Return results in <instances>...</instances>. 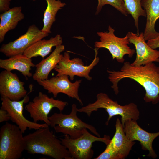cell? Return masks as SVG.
Returning a JSON list of instances; mask_svg holds the SVG:
<instances>
[{
  "instance_id": "cell-1",
  "label": "cell",
  "mask_w": 159,
  "mask_h": 159,
  "mask_svg": "<svg viewBox=\"0 0 159 159\" xmlns=\"http://www.w3.org/2000/svg\"><path fill=\"white\" fill-rule=\"evenodd\" d=\"M108 79L112 83L111 86L115 94L119 92V82L124 78L133 80L142 85L145 94L144 100L146 102L156 104L159 101V67L153 62L139 66L132 65L130 62L124 63L120 70H107Z\"/></svg>"
},
{
  "instance_id": "cell-2",
  "label": "cell",
  "mask_w": 159,
  "mask_h": 159,
  "mask_svg": "<svg viewBox=\"0 0 159 159\" xmlns=\"http://www.w3.org/2000/svg\"><path fill=\"white\" fill-rule=\"evenodd\" d=\"M24 138L25 150L29 153L41 154L55 159H74L49 127L37 129Z\"/></svg>"
},
{
  "instance_id": "cell-3",
  "label": "cell",
  "mask_w": 159,
  "mask_h": 159,
  "mask_svg": "<svg viewBox=\"0 0 159 159\" xmlns=\"http://www.w3.org/2000/svg\"><path fill=\"white\" fill-rule=\"evenodd\" d=\"M97 100L94 102L78 109V112H84L88 116H90L92 112L97 111L100 108L105 110L108 114V117L106 125H108L110 119L113 116L120 115L121 117V123L123 127L125 122L130 119L137 121L139 118L140 112L137 105L131 103L124 106L118 104L109 98L107 94L100 93L96 95Z\"/></svg>"
},
{
  "instance_id": "cell-4",
  "label": "cell",
  "mask_w": 159,
  "mask_h": 159,
  "mask_svg": "<svg viewBox=\"0 0 159 159\" xmlns=\"http://www.w3.org/2000/svg\"><path fill=\"white\" fill-rule=\"evenodd\" d=\"M78 109L76 105H72L70 113L68 115L54 113L48 118L50 126L54 128L56 133H62L68 135L72 139H75L81 136L85 129L89 130L96 136L100 137L95 127L91 125L82 121L77 115Z\"/></svg>"
},
{
  "instance_id": "cell-5",
  "label": "cell",
  "mask_w": 159,
  "mask_h": 159,
  "mask_svg": "<svg viewBox=\"0 0 159 159\" xmlns=\"http://www.w3.org/2000/svg\"><path fill=\"white\" fill-rule=\"evenodd\" d=\"M23 133L16 125L6 122L0 128V159H18L25 150Z\"/></svg>"
},
{
  "instance_id": "cell-6",
  "label": "cell",
  "mask_w": 159,
  "mask_h": 159,
  "mask_svg": "<svg viewBox=\"0 0 159 159\" xmlns=\"http://www.w3.org/2000/svg\"><path fill=\"white\" fill-rule=\"evenodd\" d=\"M85 129L80 137L72 139L67 135L60 139L62 144L68 150L73 159H90L93 157L94 152L92 149L93 143L101 142L107 145L111 139L109 136L105 135L103 138L94 136Z\"/></svg>"
},
{
  "instance_id": "cell-7",
  "label": "cell",
  "mask_w": 159,
  "mask_h": 159,
  "mask_svg": "<svg viewBox=\"0 0 159 159\" xmlns=\"http://www.w3.org/2000/svg\"><path fill=\"white\" fill-rule=\"evenodd\" d=\"M115 30L110 25L108 31L97 32V34L100 37V41L95 43V47L99 49L104 48L107 49L112 55V59H116L119 63H123L125 59L124 56L127 54L131 58L135 53V50L129 46L130 43L128 37L120 38L114 34Z\"/></svg>"
},
{
  "instance_id": "cell-8",
  "label": "cell",
  "mask_w": 159,
  "mask_h": 159,
  "mask_svg": "<svg viewBox=\"0 0 159 159\" xmlns=\"http://www.w3.org/2000/svg\"><path fill=\"white\" fill-rule=\"evenodd\" d=\"M68 105L66 102L50 98L46 94L39 92L32 101L26 105L25 109L29 113L33 122L37 123L39 121H44L49 126L48 115L51 110L56 107L61 112Z\"/></svg>"
},
{
  "instance_id": "cell-9",
  "label": "cell",
  "mask_w": 159,
  "mask_h": 159,
  "mask_svg": "<svg viewBox=\"0 0 159 159\" xmlns=\"http://www.w3.org/2000/svg\"><path fill=\"white\" fill-rule=\"evenodd\" d=\"M98 49L95 48V56L94 59L91 64L88 66L84 65L82 60L78 58L70 59L69 53L65 52L58 63L54 68L57 72L56 76L66 75L69 77L71 80H73L74 76L84 77L90 81L92 77L89 73L94 67L97 65L99 61V58L97 57Z\"/></svg>"
},
{
  "instance_id": "cell-10",
  "label": "cell",
  "mask_w": 159,
  "mask_h": 159,
  "mask_svg": "<svg viewBox=\"0 0 159 159\" xmlns=\"http://www.w3.org/2000/svg\"><path fill=\"white\" fill-rule=\"evenodd\" d=\"M33 86H29V91L23 99L18 101H12L5 97H1L2 101L1 109L6 110L9 114L11 120L19 127L23 133L28 128L29 129L37 130L41 127H47L49 126L46 123L39 124L27 119L23 114V105L28 103L29 100L28 95L32 92Z\"/></svg>"
},
{
  "instance_id": "cell-11",
  "label": "cell",
  "mask_w": 159,
  "mask_h": 159,
  "mask_svg": "<svg viewBox=\"0 0 159 159\" xmlns=\"http://www.w3.org/2000/svg\"><path fill=\"white\" fill-rule=\"evenodd\" d=\"M49 33L42 31L34 24L30 25L26 32L16 40L3 44L0 52L6 56L11 57L24 54L29 47L46 37Z\"/></svg>"
},
{
  "instance_id": "cell-12",
  "label": "cell",
  "mask_w": 159,
  "mask_h": 159,
  "mask_svg": "<svg viewBox=\"0 0 159 159\" xmlns=\"http://www.w3.org/2000/svg\"><path fill=\"white\" fill-rule=\"evenodd\" d=\"M69 76L63 75L55 76L48 79L37 81L38 84L52 93L55 98L59 93L67 95L69 97L77 100L82 106L83 103L78 95V89L82 80H77L72 83L69 80Z\"/></svg>"
},
{
  "instance_id": "cell-13",
  "label": "cell",
  "mask_w": 159,
  "mask_h": 159,
  "mask_svg": "<svg viewBox=\"0 0 159 159\" xmlns=\"http://www.w3.org/2000/svg\"><path fill=\"white\" fill-rule=\"evenodd\" d=\"M130 43L134 45L136 55L131 64L139 66L154 62H159V51L151 48L145 42L143 32L139 34L129 32L126 34Z\"/></svg>"
},
{
  "instance_id": "cell-14",
  "label": "cell",
  "mask_w": 159,
  "mask_h": 159,
  "mask_svg": "<svg viewBox=\"0 0 159 159\" xmlns=\"http://www.w3.org/2000/svg\"><path fill=\"white\" fill-rule=\"evenodd\" d=\"M16 74L4 70L0 74V94L1 97L9 98L12 101H18L24 98L27 91Z\"/></svg>"
},
{
  "instance_id": "cell-15",
  "label": "cell",
  "mask_w": 159,
  "mask_h": 159,
  "mask_svg": "<svg viewBox=\"0 0 159 159\" xmlns=\"http://www.w3.org/2000/svg\"><path fill=\"white\" fill-rule=\"evenodd\" d=\"M125 135L130 140L139 141L142 148L149 151L148 156L153 158L157 155L152 147L154 140L159 136V132L154 133L148 132L142 129L137 124L136 120L130 119L125 122L123 127Z\"/></svg>"
},
{
  "instance_id": "cell-16",
  "label": "cell",
  "mask_w": 159,
  "mask_h": 159,
  "mask_svg": "<svg viewBox=\"0 0 159 159\" xmlns=\"http://www.w3.org/2000/svg\"><path fill=\"white\" fill-rule=\"evenodd\" d=\"M141 4L146 15L143 34L145 40L148 41L159 35L155 29L156 21L159 19V0H141Z\"/></svg>"
},
{
  "instance_id": "cell-17",
  "label": "cell",
  "mask_w": 159,
  "mask_h": 159,
  "mask_svg": "<svg viewBox=\"0 0 159 159\" xmlns=\"http://www.w3.org/2000/svg\"><path fill=\"white\" fill-rule=\"evenodd\" d=\"M64 49L63 45L56 47L49 56L36 64L35 72L32 76L33 80L37 81L47 79L50 72L54 68L63 57V55L61 53Z\"/></svg>"
},
{
  "instance_id": "cell-18",
  "label": "cell",
  "mask_w": 159,
  "mask_h": 159,
  "mask_svg": "<svg viewBox=\"0 0 159 159\" xmlns=\"http://www.w3.org/2000/svg\"><path fill=\"white\" fill-rule=\"evenodd\" d=\"M35 66L31 59L24 54L12 56L7 59H0L1 68L8 71H18L26 79L33 76L30 72L31 68Z\"/></svg>"
},
{
  "instance_id": "cell-19",
  "label": "cell",
  "mask_w": 159,
  "mask_h": 159,
  "mask_svg": "<svg viewBox=\"0 0 159 159\" xmlns=\"http://www.w3.org/2000/svg\"><path fill=\"white\" fill-rule=\"evenodd\" d=\"M62 43L61 35L57 34L48 40L41 39L37 41L27 49L24 54L31 59L39 56L44 59L51 52L52 47L61 45Z\"/></svg>"
},
{
  "instance_id": "cell-20",
  "label": "cell",
  "mask_w": 159,
  "mask_h": 159,
  "mask_svg": "<svg viewBox=\"0 0 159 159\" xmlns=\"http://www.w3.org/2000/svg\"><path fill=\"white\" fill-rule=\"evenodd\" d=\"M21 6L14 7L0 15V42L3 41L7 32L14 29L24 17Z\"/></svg>"
},
{
  "instance_id": "cell-21",
  "label": "cell",
  "mask_w": 159,
  "mask_h": 159,
  "mask_svg": "<svg viewBox=\"0 0 159 159\" xmlns=\"http://www.w3.org/2000/svg\"><path fill=\"white\" fill-rule=\"evenodd\" d=\"M115 127V133L111 140L120 159H122L128 155L135 142L130 140L127 138L119 118L117 119Z\"/></svg>"
},
{
  "instance_id": "cell-22",
  "label": "cell",
  "mask_w": 159,
  "mask_h": 159,
  "mask_svg": "<svg viewBox=\"0 0 159 159\" xmlns=\"http://www.w3.org/2000/svg\"><path fill=\"white\" fill-rule=\"evenodd\" d=\"M47 6L44 11L43 26L41 30L48 33L51 32V27L56 21V15L58 11L64 7L66 3L59 0H46Z\"/></svg>"
},
{
  "instance_id": "cell-23",
  "label": "cell",
  "mask_w": 159,
  "mask_h": 159,
  "mask_svg": "<svg viewBox=\"0 0 159 159\" xmlns=\"http://www.w3.org/2000/svg\"><path fill=\"white\" fill-rule=\"evenodd\" d=\"M141 0H123L125 6L129 14L133 17L135 27L137 30V33L139 34V20L140 16L146 17L145 10L141 5Z\"/></svg>"
},
{
  "instance_id": "cell-24",
  "label": "cell",
  "mask_w": 159,
  "mask_h": 159,
  "mask_svg": "<svg viewBox=\"0 0 159 159\" xmlns=\"http://www.w3.org/2000/svg\"><path fill=\"white\" fill-rule=\"evenodd\" d=\"M98 4L96 8L95 15L98 14L102 7L105 5L109 4L120 11L125 16L129 14L125 6L123 0H97Z\"/></svg>"
},
{
  "instance_id": "cell-25",
  "label": "cell",
  "mask_w": 159,
  "mask_h": 159,
  "mask_svg": "<svg viewBox=\"0 0 159 159\" xmlns=\"http://www.w3.org/2000/svg\"><path fill=\"white\" fill-rule=\"evenodd\" d=\"M95 159H120L110 140L105 150Z\"/></svg>"
},
{
  "instance_id": "cell-26",
  "label": "cell",
  "mask_w": 159,
  "mask_h": 159,
  "mask_svg": "<svg viewBox=\"0 0 159 159\" xmlns=\"http://www.w3.org/2000/svg\"><path fill=\"white\" fill-rule=\"evenodd\" d=\"M11 0H0V12L2 13L10 9V2Z\"/></svg>"
},
{
  "instance_id": "cell-27",
  "label": "cell",
  "mask_w": 159,
  "mask_h": 159,
  "mask_svg": "<svg viewBox=\"0 0 159 159\" xmlns=\"http://www.w3.org/2000/svg\"><path fill=\"white\" fill-rule=\"evenodd\" d=\"M147 43L151 48L154 49L159 47V35L155 38L148 40Z\"/></svg>"
},
{
  "instance_id": "cell-28",
  "label": "cell",
  "mask_w": 159,
  "mask_h": 159,
  "mask_svg": "<svg viewBox=\"0 0 159 159\" xmlns=\"http://www.w3.org/2000/svg\"><path fill=\"white\" fill-rule=\"evenodd\" d=\"M11 119L10 117L6 111L4 110H0V122H7Z\"/></svg>"
},
{
  "instance_id": "cell-29",
  "label": "cell",
  "mask_w": 159,
  "mask_h": 159,
  "mask_svg": "<svg viewBox=\"0 0 159 159\" xmlns=\"http://www.w3.org/2000/svg\"><path fill=\"white\" fill-rule=\"evenodd\" d=\"M32 0V1H35L36 0Z\"/></svg>"
}]
</instances>
